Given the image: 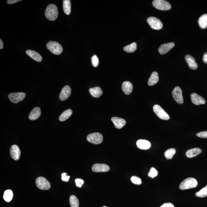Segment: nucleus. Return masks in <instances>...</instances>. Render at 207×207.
Instances as JSON below:
<instances>
[{"label":"nucleus","instance_id":"obj_1","mask_svg":"<svg viewBox=\"0 0 207 207\" xmlns=\"http://www.w3.org/2000/svg\"><path fill=\"white\" fill-rule=\"evenodd\" d=\"M59 12L55 5L49 4L47 7L45 12L46 19L50 21H54L57 18Z\"/></svg>","mask_w":207,"mask_h":207},{"label":"nucleus","instance_id":"obj_2","mask_svg":"<svg viewBox=\"0 0 207 207\" xmlns=\"http://www.w3.org/2000/svg\"><path fill=\"white\" fill-rule=\"evenodd\" d=\"M198 182L193 178H188L184 180L179 185V189L183 190L195 188L198 185Z\"/></svg>","mask_w":207,"mask_h":207},{"label":"nucleus","instance_id":"obj_3","mask_svg":"<svg viewBox=\"0 0 207 207\" xmlns=\"http://www.w3.org/2000/svg\"><path fill=\"white\" fill-rule=\"evenodd\" d=\"M46 48L48 50L56 55H59L62 53L63 48L62 46L57 42L50 41L47 43Z\"/></svg>","mask_w":207,"mask_h":207},{"label":"nucleus","instance_id":"obj_4","mask_svg":"<svg viewBox=\"0 0 207 207\" xmlns=\"http://www.w3.org/2000/svg\"><path fill=\"white\" fill-rule=\"evenodd\" d=\"M153 7L161 11H168L171 9L170 4L164 0H154L152 2Z\"/></svg>","mask_w":207,"mask_h":207},{"label":"nucleus","instance_id":"obj_5","mask_svg":"<svg viewBox=\"0 0 207 207\" xmlns=\"http://www.w3.org/2000/svg\"><path fill=\"white\" fill-rule=\"evenodd\" d=\"M36 184L38 188L41 190H48L51 187V184L49 181L43 177L37 178Z\"/></svg>","mask_w":207,"mask_h":207},{"label":"nucleus","instance_id":"obj_6","mask_svg":"<svg viewBox=\"0 0 207 207\" xmlns=\"http://www.w3.org/2000/svg\"><path fill=\"white\" fill-rule=\"evenodd\" d=\"M103 137L101 134L95 132L89 134L87 137L88 142L95 144H99L103 142Z\"/></svg>","mask_w":207,"mask_h":207},{"label":"nucleus","instance_id":"obj_7","mask_svg":"<svg viewBox=\"0 0 207 207\" xmlns=\"http://www.w3.org/2000/svg\"><path fill=\"white\" fill-rule=\"evenodd\" d=\"M149 25L153 29L159 30L163 27V24L161 21L156 17H150L147 19Z\"/></svg>","mask_w":207,"mask_h":207},{"label":"nucleus","instance_id":"obj_8","mask_svg":"<svg viewBox=\"0 0 207 207\" xmlns=\"http://www.w3.org/2000/svg\"><path fill=\"white\" fill-rule=\"evenodd\" d=\"M153 110L155 114L160 119L165 120L170 119V116L161 106L158 105H155L153 107Z\"/></svg>","mask_w":207,"mask_h":207},{"label":"nucleus","instance_id":"obj_9","mask_svg":"<svg viewBox=\"0 0 207 207\" xmlns=\"http://www.w3.org/2000/svg\"><path fill=\"white\" fill-rule=\"evenodd\" d=\"M172 95L173 98L176 102L179 104H182L183 103L182 91L180 87H175L172 91Z\"/></svg>","mask_w":207,"mask_h":207},{"label":"nucleus","instance_id":"obj_10","mask_svg":"<svg viewBox=\"0 0 207 207\" xmlns=\"http://www.w3.org/2000/svg\"><path fill=\"white\" fill-rule=\"evenodd\" d=\"M26 96L24 93H14L10 94L9 98L11 102L17 103L23 100Z\"/></svg>","mask_w":207,"mask_h":207},{"label":"nucleus","instance_id":"obj_11","mask_svg":"<svg viewBox=\"0 0 207 207\" xmlns=\"http://www.w3.org/2000/svg\"><path fill=\"white\" fill-rule=\"evenodd\" d=\"M92 170L94 172H106L110 170V167L106 164L96 163L92 166Z\"/></svg>","mask_w":207,"mask_h":207},{"label":"nucleus","instance_id":"obj_12","mask_svg":"<svg viewBox=\"0 0 207 207\" xmlns=\"http://www.w3.org/2000/svg\"><path fill=\"white\" fill-rule=\"evenodd\" d=\"M72 90L68 86H66L63 88L60 94L59 98L61 101H65L70 96Z\"/></svg>","mask_w":207,"mask_h":207},{"label":"nucleus","instance_id":"obj_13","mask_svg":"<svg viewBox=\"0 0 207 207\" xmlns=\"http://www.w3.org/2000/svg\"><path fill=\"white\" fill-rule=\"evenodd\" d=\"M10 155L13 159L18 161L20 158L21 151L19 147L17 145H12L10 148Z\"/></svg>","mask_w":207,"mask_h":207},{"label":"nucleus","instance_id":"obj_14","mask_svg":"<svg viewBox=\"0 0 207 207\" xmlns=\"http://www.w3.org/2000/svg\"><path fill=\"white\" fill-rule=\"evenodd\" d=\"M174 46V43L170 42L161 45L158 48V51L161 55L166 54Z\"/></svg>","mask_w":207,"mask_h":207},{"label":"nucleus","instance_id":"obj_15","mask_svg":"<svg viewBox=\"0 0 207 207\" xmlns=\"http://www.w3.org/2000/svg\"><path fill=\"white\" fill-rule=\"evenodd\" d=\"M191 99L192 103L195 105L204 104L206 103L204 99L196 93H192L191 95Z\"/></svg>","mask_w":207,"mask_h":207},{"label":"nucleus","instance_id":"obj_16","mask_svg":"<svg viewBox=\"0 0 207 207\" xmlns=\"http://www.w3.org/2000/svg\"><path fill=\"white\" fill-rule=\"evenodd\" d=\"M185 59L190 69L193 70L197 69L198 67V64L196 62L195 59L192 56L190 55H187L185 56Z\"/></svg>","mask_w":207,"mask_h":207},{"label":"nucleus","instance_id":"obj_17","mask_svg":"<svg viewBox=\"0 0 207 207\" xmlns=\"http://www.w3.org/2000/svg\"><path fill=\"white\" fill-rule=\"evenodd\" d=\"M111 121L114 124L115 127L118 129H122L126 124V121L123 119L117 117H113Z\"/></svg>","mask_w":207,"mask_h":207},{"label":"nucleus","instance_id":"obj_18","mask_svg":"<svg viewBox=\"0 0 207 207\" xmlns=\"http://www.w3.org/2000/svg\"><path fill=\"white\" fill-rule=\"evenodd\" d=\"M26 53L34 60L37 61V62H41L42 60V58L41 55L36 51H32V50H27L26 51Z\"/></svg>","mask_w":207,"mask_h":207},{"label":"nucleus","instance_id":"obj_19","mask_svg":"<svg viewBox=\"0 0 207 207\" xmlns=\"http://www.w3.org/2000/svg\"><path fill=\"white\" fill-rule=\"evenodd\" d=\"M136 145L139 148L142 150H148L151 147V143L148 140L140 139L137 142Z\"/></svg>","mask_w":207,"mask_h":207},{"label":"nucleus","instance_id":"obj_20","mask_svg":"<svg viewBox=\"0 0 207 207\" xmlns=\"http://www.w3.org/2000/svg\"><path fill=\"white\" fill-rule=\"evenodd\" d=\"M122 89L125 94L129 95L132 92V90H133V86L130 82L125 81L123 82Z\"/></svg>","mask_w":207,"mask_h":207},{"label":"nucleus","instance_id":"obj_21","mask_svg":"<svg viewBox=\"0 0 207 207\" xmlns=\"http://www.w3.org/2000/svg\"><path fill=\"white\" fill-rule=\"evenodd\" d=\"M41 113V110L39 108H35L31 112L29 115V118L31 120H35L39 117Z\"/></svg>","mask_w":207,"mask_h":207},{"label":"nucleus","instance_id":"obj_22","mask_svg":"<svg viewBox=\"0 0 207 207\" xmlns=\"http://www.w3.org/2000/svg\"><path fill=\"white\" fill-rule=\"evenodd\" d=\"M202 150L200 148H195L191 149L186 152V156L188 158H192L196 156L201 152Z\"/></svg>","mask_w":207,"mask_h":207},{"label":"nucleus","instance_id":"obj_23","mask_svg":"<svg viewBox=\"0 0 207 207\" xmlns=\"http://www.w3.org/2000/svg\"><path fill=\"white\" fill-rule=\"evenodd\" d=\"M89 92L92 96L98 98L103 95V91L99 87L91 88L89 90Z\"/></svg>","mask_w":207,"mask_h":207},{"label":"nucleus","instance_id":"obj_24","mask_svg":"<svg viewBox=\"0 0 207 207\" xmlns=\"http://www.w3.org/2000/svg\"><path fill=\"white\" fill-rule=\"evenodd\" d=\"M158 81H159V77L157 73L156 72H153L148 79V85L150 86H152L157 83Z\"/></svg>","mask_w":207,"mask_h":207},{"label":"nucleus","instance_id":"obj_25","mask_svg":"<svg viewBox=\"0 0 207 207\" xmlns=\"http://www.w3.org/2000/svg\"><path fill=\"white\" fill-rule=\"evenodd\" d=\"M63 7L64 11L66 15H69L71 12V3L69 0L63 1Z\"/></svg>","mask_w":207,"mask_h":207},{"label":"nucleus","instance_id":"obj_26","mask_svg":"<svg viewBox=\"0 0 207 207\" xmlns=\"http://www.w3.org/2000/svg\"><path fill=\"white\" fill-rule=\"evenodd\" d=\"M198 24L200 28L205 29L207 27V15L204 14L200 16L198 20Z\"/></svg>","mask_w":207,"mask_h":207},{"label":"nucleus","instance_id":"obj_27","mask_svg":"<svg viewBox=\"0 0 207 207\" xmlns=\"http://www.w3.org/2000/svg\"><path fill=\"white\" fill-rule=\"evenodd\" d=\"M72 114V111L70 109H67V110L64 111L62 114L60 116L59 120L61 122L67 120L70 117Z\"/></svg>","mask_w":207,"mask_h":207},{"label":"nucleus","instance_id":"obj_28","mask_svg":"<svg viewBox=\"0 0 207 207\" xmlns=\"http://www.w3.org/2000/svg\"><path fill=\"white\" fill-rule=\"evenodd\" d=\"M137 47L136 43H133L124 47L123 50L124 51L127 53H133L137 50Z\"/></svg>","mask_w":207,"mask_h":207},{"label":"nucleus","instance_id":"obj_29","mask_svg":"<svg viewBox=\"0 0 207 207\" xmlns=\"http://www.w3.org/2000/svg\"><path fill=\"white\" fill-rule=\"evenodd\" d=\"M13 197V193L12 190H8L4 192L3 198L6 201L10 202L12 200Z\"/></svg>","mask_w":207,"mask_h":207},{"label":"nucleus","instance_id":"obj_30","mask_svg":"<svg viewBox=\"0 0 207 207\" xmlns=\"http://www.w3.org/2000/svg\"><path fill=\"white\" fill-rule=\"evenodd\" d=\"M176 150L174 148L169 149L165 152V156L167 159H172L174 155L175 154Z\"/></svg>","mask_w":207,"mask_h":207},{"label":"nucleus","instance_id":"obj_31","mask_svg":"<svg viewBox=\"0 0 207 207\" xmlns=\"http://www.w3.org/2000/svg\"><path fill=\"white\" fill-rule=\"evenodd\" d=\"M69 202H70L71 207H79V200L75 196H71L69 198Z\"/></svg>","mask_w":207,"mask_h":207},{"label":"nucleus","instance_id":"obj_32","mask_svg":"<svg viewBox=\"0 0 207 207\" xmlns=\"http://www.w3.org/2000/svg\"><path fill=\"white\" fill-rule=\"evenodd\" d=\"M195 195L200 198H204L207 196V185L199 191L196 192Z\"/></svg>","mask_w":207,"mask_h":207},{"label":"nucleus","instance_id":"obj_33","mask_svg":"<svg viewBox=\"0 0 207 207\" xmlns=\"http://www.w3.org/2000/svg\"><path fill=\"white\" fill-rule=\"evenodd\" d=\"M158 172L154 168H152L150 170L149 172L148 173V175L149 177L154 178L157 176Z\"/></svg>","mask_w":207,"mask_h":207},{"label":"nucleus","instance_id":"obj_34","mask_svg":"<svg viewBox=\"0 0 207 207\" xmlns=\"http://www.w3.org/2000/svg\"><path fill=\"white\" fill-rule=\"evenodd\" d=\"M91 63L93 67H98L99 64V61L98 57L96 55H94L93 57L91 58Z\"/></svg>","mask_w":207,"mask_h":207},{"label":"nucleus","instance_id":"obj_35","mask_svg":"<svg viewBox=\"0 0 207 207\" xmlns=\"http://www.w3.org/2000/svg\"><path fill=\"white\" fill-rule=\"evenodd\" d=\"M131 181L134 184L140 185L142 183V181L140 178L136 176H133L131 178Z\"/></svg>","mask_w":207,"mask_h":207},{"label":"nucleus","instance_id":"obj_36","mask_svg":"<svg viewBox=\"0 0 207 207\" xmlns=\"http://www.w3.org/2000/svg\"><path fill=\"white\" fill-rule=\"evenodd\" d=\"M197 136L201 138H207V131L199 132L196 134Z\"/></svg>","mask_w":207,"mask_h":207},{"label":"nucleus","instance_id":"obj_37","mask_svg":"<svg viewBox=\"0 0 207 207\" xmlns=\"http://www.w3.org/2000/svg\"><path fill=\"white\" fill-rule=\"evenodd\" d=\"M75 182L76 184V186L77 187H81L84 184V181L81 179L77 178L75 179Z\"/></svg>","mask_w":207,"mask_h":207},{"label":"nucleus","instance_id":"obj_38","mask_svg":"<svg viewBox=\"0 0 207 207\" xmlns=\"http://www.w3.org/2000/svg\"><path fill=\"white\" fill-rule=\"evenodd\" d=\"M70 178V176H68L67 173H64L61 174V179L63 181L68 182Z\"/></svg>","mask_w":207,"mask_h":207},{"label":"nucleus","instance_id":"obj_39","mask_svg":"<svg viewBox=\"0 0 207 207\" xmlns=\"http://www.w3.org/2000/svg\"><path fill=\"white\" fill-rule=\"evenodd\" d=\"M160 207H174V205L173 204L169 203H164Z\"/></svg>","mask_w":207,"mask_h":207},{"label":"nucleus","instance_id":"obj_40","mask_svg":"<svg viewBox=\"0 0 207 207\" xmlns=\"http://www.w3.org/2000/svg\"><path fill=\"white\" fill-rule=\"evenodd\" d=\"M20 1H20V0H8V1H7V3L9 4H12L18 2H19Z\"/></svg>","mask_w":207,"mask_h":207},{"label":"nucleus","instance_id":"obj_41","mask_svg":"<svg viewBox=\"0 0 207 207\" xmlns=\"http://www.w3.org/2000/svg\"><path fill=\"white\" fill-rule=\"evenodd\" d=\"M203 61L205 64H207V52L205 53L203 56Z\"/></svg>","mask_w":207,"mask_h":207},{"label":"nucleus","instance_id":"obj_42","mask_svg":"<svg viewBox=\"0 0 207 207\" xmlns=\"http://www.w3.org/2000/svg\"><path fill=\"white\" fill-rule=\"evenodd\" d=\"M4 47V44L2 40L1 39L0 40V49H2Z\"/></svg>","mask_w":207,"mask_h":207},{"label":"nucleus","instance_id":"obj_43","mask_svg":"<svg viewBox=\"0 0 207 207\" xmlns=\"http://www.w3.org/2000/svg\"><path fill=\"white\" fill-rule=\"evenodd\" d=\"M103 207H106V206H103Z\"/></svg>","mask_w":207,"mask_h":207}]
</instances>
